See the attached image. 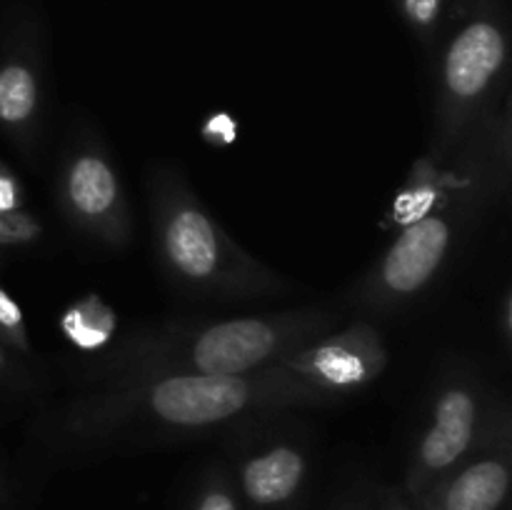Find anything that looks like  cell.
Here are the masks:
<instances>
[{
	"label": "cell",
	"instance_id": "6da1fadb",
	"mask_svg": "<svg viewBox=\"0 0 512 510\" xmlns=\"http://www.w3.org/2000/svg\"><path fill=\"white\" fill-rule=\"evenodd\" d=\"M330 395L280 365L250 375H158L83 385L38 425V443L53 460H90L155 445L235 435L295 413L328 408Z\"/></svg>",
	"mask_w": 512,
	"mask_h": 510
},
{
	"label": "cell",
	"instance_id": "7a4b0ae2",
	"mask_svg": "<svg viewBox=\"0 0 512 510\" xmlns=\"http://www.w3.org/2000/svg\"><path fill=\"white\" fill-rule=\"evenodd\" d=\"M340 315L323 305L223 320H170L110 343L80 368V385L158 375H250L335 330Z\"/></svg>",
	"mask_w": 512,
	"mask_h": 510
},
{
	"label": "cell",
	"instance_id": "3957f363",
	"mask_svg": "<svg viewBox=\"0 0 512 510\" xmlns=\"http://www.w3.org/2000/svg\"><path fill=\"white\" fill-rule=\"evenodd\" d=\"M470 168L465 178L418 220L395 230L388 248L370 263L353 288L358 308L393 313L428 293L453 263L483 215L510 190L512 110L510 90L468 135Z\"/></svg>",
	"mask_w": 512,
	"mask_h": 510
},
{
	"label": "cell",
	"instance_id": "277c9868",
	"mask_svg": "<svg viewBox=\"0 0 512 510\" xmlns=\"http://www.w3.org/2000/svg\"><path fill=\"white\" fill-rule=\"evenodd\" d=\"M145 188L155 258L175 288L215 303L283 298L288 293V280L248 253L218 223L178 168L155 165Z\"/></svg>",
	"mask_w": 512,
	"mask_h": 510
},
{
	"label": "cell",
	"instance_id": "5b68a950",
	"mask_svg": "<svg viewBox=\"0 0 512 510\" xmlns=\"http://www.w3.org/2000/svg\"><path fill=\"white\" fill-rule=\"evenodd\" d=\"M430 163H443L508 93L510 18L503 0H455L435 40Z\"/></svg>",
	"mask_w": 512,
	"mask_h": 510
},
{
	"label": "cell",
	"instance_id": "8992f818",
	"mask_svg": "<svg viewBox=\"0 0 512 510\" xmlns=\"http://www.w3.org/2000/svg\"><path fill=\"white\" fill-rule=\"evenodd\" d=\"M508 408V398L495 395L478 365L450 360L435 380L425 418L410 443L403 478L405 498L420 503L485 443Z\"/></svg>",
	"mask_w": 512,
	"mask_h": 510
},
{
	"label": "cell",
	"instance_id": "52a82bcc",
	"mask_svg": "<svg viewBox=\"0 0 512 510\" xmlns=\"http://www.w3.org/2000/svg\"><path fill=\"white\" fill-rule=\"evenodd\" d=\"M60 215L83 238L108 250H125L133 235L128 198L103 138L93 128L70 135L55 175Z\"/></svg>",
	"mask_w": 512,
	"mask_h": 510
},
{
	"label": "cell",
	"instance_id": "ba28073f",
	"mask_svg": "<svg viewBox=\"0 0 512 510\" xmlns=\"http://www.w3.org/2000/svg\"><path fill=\"white\" fill-rule=\"evenodd\" d=\"M285 415L230 435L235 443L230 475L240 503L250 510H293L308 485L313 468L308 438L293 425H280Z\"/></svg>",
	"mask_w": 512,
	"mask_h": 510
},
{
	"label": "cell",
	"instance_id": "9c48e42d",
	"mask_svg": "<svg viewBox=\"0 0 512 510\" xmlns=\"http://www.w3.org/2000/svg\"><path fill=\"white\" fill-rule=\"evenodd\" d=\"M390 363L385 340L368 320L345 330H330L315 343L280 360V368L330 395L335 403L370 388Z\"/></svg>",
	"mask_w": 512,
	"mask_h": 510
},
{
	"label": "cell",
	"instance_id": "30bf717a",
	"mask_svg": "<svg viewBox=\"0 0 512 510\" xmlns=\"http://www.w3.org/2000/svg\"><path fill=\"white\" fill-rule=\"evenodd\" d=\"M45 50L35 20L20 25L0 55V128L25 153L38 155L43 138Z\"/></svg>",
	"mask_w": 512,
	"mask_h": 510
},
{
	"label": "cell",
	"instance_id": "8fae6325",
	"mask_svg": "<svg viewBox=\"0 0 512 510\" xmlns=\"http://www.w3.org/2000/svg\"><path fill=\"white\" fill-rule=\"evenodd\" d=\"M510 488L512 418L508 408L485 443L415 505L423 510H508Z\"/></svg>",
	"mask_w": 512,
	"mask_h": 510
},
{
	"label": "cell",
	"instance_id": "7c38bea8",
	"mask_svg": "<svg viewBox=\"0 0 512 510\" xmlns=\"http://www.w3.org/2000/svg\"><path fill=\"white\" fill-rule=\"evenodd\" d=\"M63 328L80 348L103 350L115 330V318L98 298H85L65 313Z\"/></svg>",
	"mask_w": 512,
	"mask_h": 510
},
{
	"label": "cell",
	"instance_id": "4fadbf2b",
	"mask_svg": "<svg viewBox=\"0 0 512 510\" xmlns=\"http://www.w3.org/2000/svg\"><path fill=\"white\" fill-rule=\"evenodd\" d=\"M240 495L235 490L230 468L223 463H213L198 475L185 510H240Z\"/></svg>",
	"mask_w": 512,
	"mask_h": 510
},
{
	"label": "cell",
	"instance_id": "5bb4252c",
	"mask_svg": "<svg viewBox=\"0 0 512 510\" xmlns=\"http://www.w3.org/2000/svg\"><path fill=\"white\" fill-rule=\"evenodd\" d=\"M410 33L423 45L433 48L448 15V0H393Z\"/></svg>",
	"mask_w": 512,
	"mask_h": 510
},
{
	"label": "cell",
	"instance_id": "9a60e30c",
	"mask_svg": "<svg viewBox=\"0 0 512 510\" xmlns=\"http://www.w3.org/2000/svg\"><path fill=\"white\" fill-rule=\"evenodd\" d=\"M0 343L20 355H33L23 310L15 303L13 295L3 288H0Z\"/></svg>",
	"mask_w": 512,
	"mask_h": 510
},
{
	"label": "cell",
	"instance_id": "2e32d148",
	"mask_svg": "<svg viewBox=\"0 0 512 510\" xmlns=\"http://www.w3.org/2000/svg\"><path fill=\"white\" fill-rule=\"evenodd\" d=\"M43 235V225L25 210H0V245L33 243Z\"/></svg>",
	"mask_w": 512,
	"mask_h": 510
},
{
	"label": "cell",
	"instance_id": "e0dca14e",
	"mask_svg": "<svg viewBox=\"0 0 512 510\" xmlns=\"http://www.w3.org/2000/svg\"><path fill=\"white\" fill-rule=\"evenodd\" d=\"M0 210H23V188L18 178L0 163Z\"/></svg>",
	"mask_w": 512,
	"mask_h": 510
},
{
	"label": "cell",
	"instance_id": "ac0fdd59",
	"mask_svg": "<svg viewBox=\"0 0 512 510\" xmlns=\"http://www.w3.org/2000/svg\"><path fill=\"white\" fill-rule=\"evenodd\" d=\"M373 510H415V505L405 498L403 490L385 488L373 503Z\"/></svg>",
	"mask_w": 512,
	"mask_h": 510
},
{
	"label": "cell",
	"instance_id": "d6986e66",
	"mask_svg": "<svg viewBox=\"0 0 512 510\" xmlns=\"http://www.w3.org/2000/svg\"><path fill=\"white\" fill-rule=\"evenodd\" d=\"M25 378V370L13 358V350L0 343V380H20Z\"/></svg>",
	"mask_w": 512,
	"mask_h": 510
},
{
	"label": "cell",
	"instance_id": "ffe728a7",
	"mask_svg": "<svg viewBox=\"0 0 512 510\" xmlns=\"http://www.w3.org/2000/svg\"><path fill=\"white\" fill-rule=\"evenodd\" d=\"M512 298L510 290H505L503 295V305H500V338H503L505 348H510V338H512Z\"/></svg>",
	"mask_w": 512,
	"mask_h": 510
},
{
	"label": "cell",
	"instance_id": "44dd1931",
	"mask_svg": "<svg viewBox=\"0 0 512 510\" xmlns=\"http://www.w3.org/2000/svg\"><path fill=\"white\" fill-rule=\"evenodd\" d=\"M338 510H373V505L363 498H350V500H345Z\"/></svg>",
	"mask_w": 512,
	"mask_h": 510
},
{
	"label": "cell",
	"instance_id": "7402d4cb",
	"mask_svg": "<svg viewBox=\"0 0 512 510\" xmlns=\"http://www.w3.org/2000/svg\"><path fill=\"white\" fill-rule=\"evenodd\" d=\"M0 503H3V490H0Z\"/></svg>",
	"mask_w": 512,
	"mask_h": 510
},
{
	"label": "cell",
	"instance_id": "603a6c76",
	"mask_svg": "<svg viewBox=\"0 0 512 510\" xmlns=\"http://www.w3.org/2000/svg\"><path fill=\"white\" fill-rule=\"evenodd\" d=\"M415 505V503H413ZM415 510H423V508H418V505H415Z\"/></svg>",
	"mask_w": 512,
	"mask_h": 510
}]
</instances>
